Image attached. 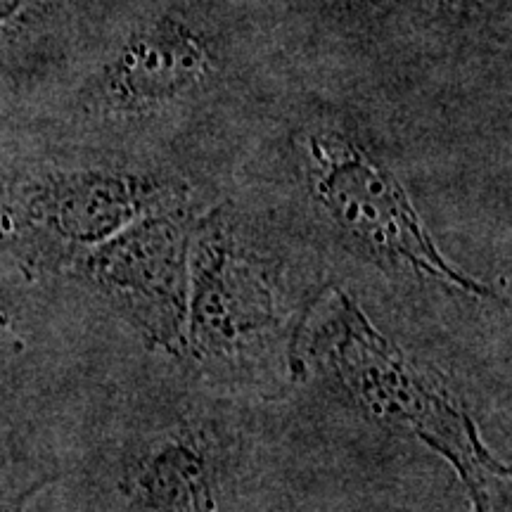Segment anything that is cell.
Returning <instances> with one entry per match:
<instances>
[{
  "mask_svg": "<svg viewBox=\"0 0 512 512\" xmlns=\"http://www.w3.org/2000/svg\"><path fill=\"white\" fill-rule=\"evenodd\" d=\"M278 62L249 0H119L55 98L15 126L138 150V136L245 95Z\"/></svg>",
  "mask_w": 512,
  "mask_h": 512,
  "instance_id": "1",
  "label": "cell"
},
{
  "mask_svg": "<svg viewBox=\"0 0 512 512\" xmlns=\"http://www.w3.org/2000/svg\"><path fill=\"white\" fill-rule=\"evenodd\" d=\"M197 202L166 159L0 126V254L27 273L62 275L150 211Z\"/></svg>",
  "mask_w": 512,
  "mask_h": 512,
  "instance_id": "2",
  "label": "cell"
},
{
  "mask_svg": "<svg viewBox=\"0 0 512 512\" xmlns=\"http://www.w3.org/2000/svg\"><path fill=\"white\" fill-rule=\"evenodd\" d=\"M283 60L335 76L510 74L512 0H249Z\"/></svg>",
  "mask_w": 512,
  "mask_h": 512,
  "instance_id": "3",
  "label": "cell"
},
{
  "mask_svg": "<svg viewBox=\"0 0 512 512\" xmlns=\"http://www.w3.org/2000/svg\"><path fill=\"white\" fill-rule=\"evenodd\" d=\"M316 299L233 204L200 211L192 228L185 354L226 382L294 380Z\"/></svg>",
  "mask_w": 512,
  "mask_h": 512,
  "instance_id": "4",
  "label": "cell"
},
{
  "mask_svg": "<svg viewBox=\"0 0 512 512\" xmlns=\"http://www.w3.org/2000/svg\"><path fill=\"white\" fill-rule=\"evenodd\" d=\"M285 150L313 214L356 256L384 271L489 297V287L441 254L399 171L349 114L306 110L287 126Z\"/></svg>",
  "mask_w": 512,
  "mask_h": 512,
  "instance_id": "5",
  "label": "cell"
},
{
  "mask_svg": "<svg viewBox=\"0 0 512 512\" xmlns=\"http://www.w3.org/2000/svg\"><path fill=\"white\" fill-rule=\"evenodd\" d=\"M313 349L368 420L420 441L453 467L472 512H508L510 470L486 448L465 403L437 370L384 337L349 294H335Z\"/></svg>",
  "mask_w": 512,
  "mask_h": 512,
  "instance_id": "6",
  "label": "cell"
},
{
  "mask_svg": "<svg viewBox=\"0 0 512 512\" xmlns=\"http://www.w3.org/2000/svg\"><path fill=\"white\" fill-rule=\"evenodd\" d=\"M202 204L150 211L74 259L62 275L91 290L147 344L185 356L190 245Z\"/></svg>",
  "mask_w": 512,
  "mask_h": 512,
  "instance_id": "7",
  "label": "cell"
},
{
  "mask_svg": "<svg viewBox=\"0 0 512 512\" xmlns=\"http://www.w3.org/2000/svg\"><path fill=\"white\" fill-rule=\"evenodd\" d=\"M119 0H0V126L55 98Z\"/></svg>",
  "mask_w": 512,
  "mask_h": 512,
  "instance_id": "8",
  "label": "cell"
},
{
  "mask_svg": "<svg viewBox=\"0 0 512 512\" xmlns=\"http://www.w3.org/2000/svg\"><path fill=\"white\" fill-rule=\"evenodd\" d=\"M133 512H216V477L207 448L188 432L166 434L131 465Z\"/></svg>",
  "mask_w": 512,
  "mask_h": 512,
  "instance_id": "9",
  "label": "cell"
},
{
  "mask_svg": "<svg viewBox=\"0 0 512 512\" xmlns=\"http://www.w3.org/2000/svg\"><path fill=\"white\" fill-rule=\"evenodd\" d=\"M53 475H38L24 482L0 484V512H27L29 503L36 494H41L48 484H53Z\"/></svg>",
  "mask_w": 512,
  "mask_h": 512,
  "instance_id": "10",
  "label": "cell"
}]
</instances>
